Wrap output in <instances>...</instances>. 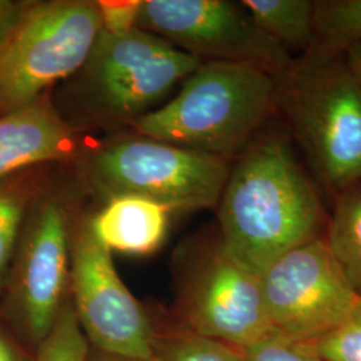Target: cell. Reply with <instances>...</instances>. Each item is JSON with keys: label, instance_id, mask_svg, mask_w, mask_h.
I'll list each match as a JSON object with an SVG mask.
<instances>
[{"label": "cell", "instance_id": "1", "mask_svg": "<svg viewBox=\"0 0 361 361\" xmlns=\"http://www.w3.org/2000/svg\"><path fill=\"white\" fill-rule=\"evenodd\" d=\"M217 209L222 244L257 276L319 238L324 221L314 183L279 131L259 133L235 158Z\"/></svg>", "mask_w": 361, "mask_h": 361}, {"label": "cell", "instance_id": "2", "mask_svg": "<svg viewBox=\"0 0 361 361\" xmlns=\"http://www.w3.org/2000/svg\"><path fill=\"white\" fill-rule=\"evenodd\" d=\"M279 79L243 63L202 62L168 104L134 121L133 133L232 161L276 110Z\"/></svg>", "mask_w": 361, "mask_h": 361}, {"label": "cell", "instance_id": "3", "mask_svg": "<svg viewBox=\"0 0 361 361\" xmlns=\"http://www.w3.org/2000/svg\"><path fill=\"white\" fill-rule=\"evenodd\" d=\"M276 110L326 189L361 180V85L343 52L313 46L279 79Z\"/></svg>", "mask_w": 361, "mask_h": 361}, {"label": "cell", "instance_id": "4", "mask_svg": "<svg viewBox=\"0 0 361 361\" xmlns=\"http://www.w3.org/2000/svg\"><path fill=\"white\" fill-rule=\"evenodd\" d=\"M201 63L138 27L119 35L101 30L85 65L67 79L65 106L82 123L130 126Z\"/></svg>", "mask_w": 361, "mask_h": 361}, {"label": "cell", "instance_id": "5", "mask_svg": "<svg viewBox=\"0 0 361 361\" xmlns=\"http://www.w3.org/2000/svg\"><path fill=\"white\" fill-rule=\"evenodd\" d=\"M80 185L104 201L137 195L170 212L217 207L231 161L135 134L79 152Z\"/></svg>", "mask_w": 361, "mask_h": 361}, {"label": "cell", "instance_id": "6", "mask_svg": "<svg viewBox=\"0 0 361 361\" xmlns=\"http://www.w3.org/2000/svg\"><path fill=\"white\" fill-rule=\"evenodd\" d=\"M101 30L94 0L27 1L0 46V116L34 104L75 75Z\"/></svg>", "mask_w": 361, "mask_h": 361}, {"label": "cell", "instance_id": "7", "mask_svg": "<svg viewBox=\"0 0 361 361\" xmlns=\"http://www.w3.org/2000/svg\"><path fill=\"white\" fill-rule=\"evenodd\" d=\"M75 194L49 183L31 207L4 286L6 310L32 347L51 332L70 297Z\"/></svg>", "mask_w": 361, "mask_h": 361}, {"label": "cell", "instance_id": "8", "mask_svg": "<svg viewBox=\"0 0 361 361\" xmlns=\"http://www.w3.org/2000/svg\"><path fill=\"white\" fill-rule=\"evenodd\" d=\"M177 312L180 326L241 350L274 329L259 276L233 257L219 232L182 252Z\"/></svg>", "mask_w": 361, "mask_h": 361}, {"label": "cell", "instance_id": "9", "mask_svg": "<svg viewBox=\"0 0 361 361\" xmlns=\"http://www.w3.org/2000/svg\"><path fill=\"white\" fill-rule=\"evenodd\" d=\"M70 296L90 348L122 359H153L154 325L121 280L111 252L95 237L90 214H77L73 225Z\"/></svg>", "mask_w": 361, "mask_h": 361}, {"label": "cell", "instance_id": "10", "mask_svg": "<svg viewBox=\"0 0 361 361\" xmlns=\"http://www.w3.org/2000/svg\"><path fill=\"white\" fill-rule=\"evenodd\" d=\"M137 27L202 62L258 67L281 79L295 56L231 0H141Z\"/></svg>", "mask_w": 361, "mask_h": 361}, {"label": "cell", "instance_id": "11", "mask_svg": "<svg viewBox=\"0 0 361 361\" xmlns=\"http://www.w3.org/2000/svg\"><path fill=\"white\" fill-rule=\"evenodd\" d=\"M259 283L273 328L310 343L344 323L361 298L320 237L277 258Z\"/></svg>", "mask_w": 361, "mask_h": 361}, {"label": "cell", "instance_id": "12", "mask_svg": "<svg viewBox=\"0 0 361 361\" xmlns=\"http://www.w3.org/2000/svg\"><path fill=\"white\" fill-rule=\"evenodd\" d=\"M79 128L66 121L50 92L34 104L0 116V180L25 169L73 162Z\"/></svg>", "mask_w": 361, "mask_h": 361}, {"label": "cell", "instance_id": "13", "mask_svg": "<svg viewBox=\"0 0 361 361\" xmlns=\"http://www.w3.org/2000/svg\"><path fill=\"white\" fill-rule=\"evenodd\" d=\"M170 213L142 197L118 195L106 200L101 210L90 214L91 229L110 252L146 256L164 244Z\"/></svg>", "mask_w": 361, "mask_h": 361}, {"label": "cell", "instance_id": "14", "mask_svg": "<svg viewBox=\"0 0 361 361\" xmlns=\"http://www.w3.org/2000/svg\"><path fill=\"white\" fill-rule=\"evenodd\" d=\"M49 166L51 165L25 169L0 180V295L27 216L50 183Z\"/></svg>", "mask_w": 361, "mask_h": 361}, {"label": "cell", "instance_id": "15", "mask_svg": "<svg viewBox=\"0 0 361 361\" xmlns=\"http://www.w3.org/2000/svg\"><path fill=\"white\" fill-rule=\"evenodd\" d=\"M253 22L288 51L305 54L316 44V1L243 0Z\"/></svg>", "mask_w": 361, "mask_h": 361}, {"label": "cell", "instance_id": "16", "mask_svg": "<svg viewBox=\"0 0 361 361\" xmlns=\"http://www.w3.org/2000/svg\"><path fill=\"white\" fill-rule=\"evenodd\" d=\"M325 243L353 290L361 297V188L340 193Z\"/></svg>", "mask_w": 361, "mask_h": 361}, {"label": "cell", "instance_id": "17", "mask_svg": "<svg viewBox=\"0 0 361 361\" xmlns=\"http://www.w3.org/2000/svg\"><path fill=\"white\" fill-rule=\"evenodd\" d=\"M155 361H246L241 349L197 335L180 326L168 332L155 329Z\"/></svg>", "mask_w": 361, "mask_h": 361}, {"label": "cell", "instance_id": "18", "mask_svg": "<svg viewBox=\"0 0 361 361\" xmlns=\"http://www.w3.org/2000/svg\"><path fill=\"white\" fill-rule=\"evenodd\" d=\"M361 42V0L316 1V46L344 52Z\"/></svg>", "mask_w": 361, "mask_h": 361}, {"label": "cell", "instance_id": "19", "mask_svg": "<svg viewBox=\"0 0 361 361\" xmlns=\"http://www.w3.org/2000/svg\"><path fill=\"white\" fill-rule=\"evenodd\" d=\"M90 352V344L79 325L71 297H68L51 332L37 347L32 361H89Z\"/></svg>", "mask_w": 361, "mask_h": 361}, {"label": "cell", "instance_id": "20", "mask_svg": "<svg viewBox=\"0 0 361 361\" xmlns=\"http://www.w3.org/2000/svg\"><path fill=\"white\" fill-rule=\"evenodd\" d=\"M246 361H324L312 343L273 329L243 349Z\"/></svg>", "mask_w": 361, "mask_h": 361}, {"label": "cell", "instance_id": "21", "mask_svg": "<svg viewBox=\"0 0 361 361\" xmlns=\"http://www.w3.org/2000/svg\"><path fill=\"white\" fill-rule=\"evenodd\" d=\"M310 343L324 361H361V298L344 323Z\"/></svg>", "mask_w": 361, "mask_h": 361}, {"label": "cell", "instance_id": "22", "mask_svg": "<svg viewBox=\"0 0 361 361\" xmlns=\"http://www.w3.org/2000/svg\"><path fill=\"white\" fill-rule=\"evenodd\" d=\"M102 30L109 34H126L137 28V18L141 0H99L97 1Z\"/></svg>", "mask_w": 361, "mask_h": 361}, {"label": "cell", "instance_id": "23", "mask_svg": "<svg viewBox=\"0 0 361 361\" xmlns=\"http://www.w3.org/2000/svg\"><path fill=\"white\" fill-rule=\"evenodd\" d=\"M26 3L19 0H0V46L16 26Z\"/></svg>", "mask_w": 361, "mask_h": 361}, {"label": "cell", "instance_id": "24", "mask_svg": "<svg viewBox=\"0 0 361 361\" xmlns=\"http://www.w3.org/2000/svg\"><path fill=\"white\" fill-rule=\"evenodd\" d=\"M0 361H30L25 353L0 331Z\"/></svg>", "mask_w": 361, "mask_h": 361}, {"label": "cell", "instance_id": "25", "mask_svg": "<svg viewBox=\"0 0 361 361\" xmlns=\"http://www.w3.org/2000/svg\"><path fill=\"white\" fill-rule=\"evenodd\" d=\"M343 54H344V59L347 62L350 73L361 85V42L350 46Z\"/></svg>", "mask_w": 361, "mask_h": 361}, {"label": "cell", "instance_id": "26", "mask_svg": "<svg viewBox=\"0 0 361 361\" xmlns=\"http://www.w3.org/2000/svg\"><path fill=\"white\" fill-rule=\"evenodd\" d=\"M89 361H155L154 359H149V360H131V359H122V357H114V356H109L101 352H97L94 349H91L90 357Z\"/></svg>", "mask_w": 361, "mask_h": 361}]
</instances>
